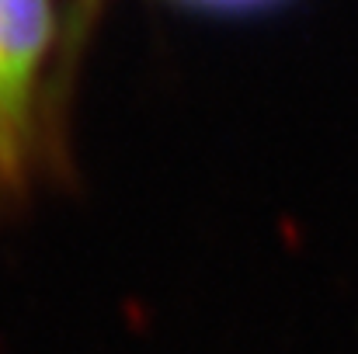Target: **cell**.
<instances>
[{"label": "cell", "mask_w": 358, "mask_h": 354, "mask_svg": "<svg viewBox=\"0 0 358 354\" xmlns=\"http://www.w3.org/2000/svg\"><path fill=\"white\" fill-rule=\"evenodd\" d=\"M52 38L49 0H0V177L17 181L31 142V91Z\"/></svg>", "instance_id": "obj_1"}]
</instances>
